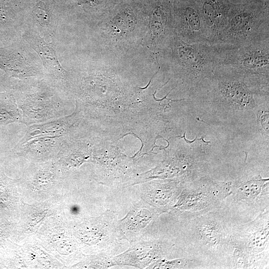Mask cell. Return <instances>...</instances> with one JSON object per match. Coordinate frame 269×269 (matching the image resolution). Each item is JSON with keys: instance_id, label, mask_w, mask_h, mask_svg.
<instances>
[{"instance_id": "1", "label": "cell", "mask_w": 269, "mask_h": 269, "mask_svg": "<svg viewBox=\"0 0 269 269\" xmlns=\"http://www.w3.org/2000/svg\"><path fill=\"white\" fill-rule=\"evenodd\" d=\"M174 61L190 88L202 84L213 74L222 60L221 47L208 42H186L178 36L172 40Z\"/></svg>"}, {"instance_id": "2", "label": "cell", "mask_w": 269, "mask_h": 269, "mask_svg": "<svg viewBox=\"0 0 269 269\" xmlns=\"http://www.w3.org/2000/svg\"><path fill=\"white\" fill-rule=\"evenodd\" d=\"M268 8L259 2L231 5L227 23L213 44L238 46L269 34Z\"/></svg>"}, {"instance_id": "3", "label": "cell", "mask_w": 269, "mask_h": 269, "mask_svg": "<svg viewBox=\"0 0 269 269\" xmlns=\"http://www.w3.org/2000/svg\"><path fill=\"white\" fill-rule=\"evenodd\" d=\"M216 209L191 220L190 244L195 251L211 259L223 254L229 259L233 228Z\"/></svg>"}, {"instance_id": "4", "label": "cell", "mask_w": 269, "mask_h": 269, "mask_svg": "<svg viewBox=\"0 0 269 269\" xmlns=\"http://www.w3.org/2000/svg\"><path fill=\"white\" fill-rule=\"evenodd\" d=\"M219 46L222 50L221 64L249 78L268 80L269 34L238 46Z\"/></svg>"}, {"instance_id": "5", "label": "cell", "mask_w": 269, "mask_h": 269, "mask_svg": "<svg viewBox=\"0 0 269 269\" xmlns=\"http://www.w3.org/2000/svg\"><path fill=\"white\" fill-rule=\"evenodd\" d=\"M15 98L21 112V123L27 126L67 116L63 96L48 89L31 88L19 92Z\"/></svg>"}, {"instance_id": "6", "label": "cell", "mask_w": 269, "mask_h": 269, "mask_svg": "<svg viewBox=\"0 0 269 269\" xmlns=\"http://www.w3.org/2000/svg\"><path fill=\"white\" fill-rule=\"evenodd\" d=\"M199 10L206 37L214 44L226 26L231 4L228 0H202Z\"/></svg>"}, {"instance_id": "7", "label": "cell", "mask_w": 269, "mask_h": 269, "mask_svg": "<svg viewBox=\"0 0 269 269\" xmlns=\"http://www.w3.org/2000/svg\"><path fill=\"white\" fill-rule=\"evenodd\" d=\"M24 38L41 59L47 74L60 82L62 87L64 86L67 81V73L58 60L54 45L46 43L34 32H26Z\"/></svg>"}, {"instance_id": "8", "label": "cell", "mask_w": 269, "mask_h": 269, "mask_svg": "<svg viewBox=\"0 0 269 269\" xmlns=\"http://www.w3.org/2000/svg\"><path fill=\"white\" fill-rule=\"evenodd\" d=\"M177 27L178 37L189 43L208 42L204 32L199 9L187 3L178 12Z\"/></svg>"}, {"instance_id": "9", "label": "cell", "mask_w": 269, "mask_h": 269, "mask_svg": "<svg viewBox=\"0 0 269 269\" xmlns=\"http://www.w3.org/2000/svg\"><path fill=\"white\" fill-rule=\"evenodd\" d=\"M65 135L45 136L17 143L15 153L36 159H45L57 155Z\"/></svg>"}, {"instance_id": "10", "label": "cell", "mask_w": 269, "mask_h": 269, "mask_svg": "<svg viewBox=\"0 0 269 269\" xmlns=\"http://www.w3.org/2000/svg\"><path fill=\"white\" fill-rule=\"evenodd\" d=\"M76 108L70 115L65 116L46 122L29 126L27 131L18 143L32 138L45 136H61L68 134L76 122L72 120L76 115Z\"/></svg>"}, {"instance_id": "11", "label": "cell", "mask_w": 269, "mask_h": 269, "mask_svg": "<svg viewBox=\"0 0 269 269\" xmlns=\"http://www.w3.org/2000/svg\"><path fill=\"white\" fill-rule=\"evenodd\" d=\"M21 122V112L15 97L7 93L0 94V128Z\"/></svg>"}, {"instance_id": "12", "label": "cell", "mask_w": 269, "mask_h": 269, "mask_svg": "<svg viewBox=\"0 0 269 269\" xmlns=\"http://www.w3.org/2000/svg\"><path fill=\"white\" fill-rule=\"evenodd\" d=\"M33 14L37 21L43 25H48L51 21L50 13L42 2L37 3L33 9Z\"/></svg>"}, {"instance_id": "13", "label": "cell", "mask_w": 269, "mask_h": 269, "mask_svg": "<svg viewBox=\"0 0 269 269\" xmlns=\"http://www.w3.org/2000/svg\"><path fill=\"white\" fill-rule=\"evenodd\" d=\"M1 82H0V87L1 86Z\"/></svg>"}]
</instances>
